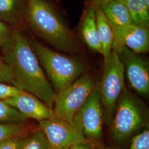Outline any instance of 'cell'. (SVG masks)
Masks as SVG:
<instances>
[{"instance_id": "obj_1", "label": "cell", "mask_w": 149, "mask_h": 149, "mask_svg": "<svg viewBox=\"0 0 149 149\" xmlns=\"http://www.w3.org/2000/svg\"><path fill=\"white\" fill-rule=\"evenodd\" d=\"M2 49V58L11 69L15 86L36 96L53 109L55 92L27 38L15 30Z\"/></svg>"}, {"instance_id": "obj_2", "label": "cell", "mask_w": 149, "mask_h": 149, "mask_svg": "<svg viewBox=\"0 0 149 149\" xmlns=\"http://www.w3.org/2000/svg\"><path fill=\"white\" fill-rule=\"evenodd\" d=\"M27 21L32 32L60 51L77 49L74 36L47 0H27Z\"/></svg>"}, {"instance_id": "obj_3", "label": "cell", "mask_w": 149, "mask_h": 149, "mask_svg": "<svg viewBox=\"0 0 149 149\" xmlns=\"http://www.w3.org/2000/svg\"><path fill=\"white\" fill-rule=\"evenodd\" d=\"M31 45L57 93L79 79L85 71V64L79 59L57 53L39 43H32Z\"/></svg>"}, {"instance_id": "obj_4", "label": "cell", "mask_w": 149, "mask_h": 149, "mask_svg": "<svg viewBox=\"0 0 149 149\" xmlns=\"http://www.w3.org/2000/svg\"><path fill=\"white\" fill-rule=\"evenodd\" d=\"M95 88L94 80L85 74L56 93L53 107L55 117L73 124L74 117Z\"/></svg>"}, {"instance_id": "obj_5", "label": "cell", "mask_w": 149, "mask_h": 149, "mask_svg": "<svg viewBox=\"0 0 149 149\" xmlns=\"http://www.w3.org/2000/svg\"><path fill=\"white\" fill-rule=\"evenodd\" d=\"M117 112L112 123L114 138L119 141L127 139L145 123L141 108L133 96L124 89L118 100Z\"/></svg>"}, {"instance_id": "obj_6", "label": "cell", "mask_w": 149, "mask_h": 149, "mask_svg": "<svg viewBox=\"0 0 149 149\" xmlns=\"http://www.w3.org/2000/svg\"><path fill=\"white\" fill-rule=\"evenodd\" d=\"M39 129L45 136L52 149H69L76 143L87 141L77 114L73 124L55 118L39 121Z\"/></svg>"}, {"instance_id": "obj_7", "label": "cell", "mask_w": 149, "mask_h": 149, "mask_svg": "<svg viewBox=\"0 0 149 149\" xmlns=\"http://www.w3.org/2000/svg\"><path fill=\"white\" fill-rule=\"evenodd\" d=\"M125 70L117 54L112 51L104 62L101 82L98 86L102 104L110 112L117 102L124 87Z\"/></svg>"}, {"instance_id": "obj_8", "label": "cell", "mask_w": 149, "mask_h": 149, "mask_svg": "<svg viewBox=\"0 0 149 149\" xmlns=\"http://www.w3.org/2000/svg\"><path fill=\"white\" fill-rule=\"evenodd\" d=\"M117 54L122 62L130 86L138 93L147 95L149 92L148 63L125 47Z\"/></svg>"}, {"instance_id": "obj_9", "label": "cell", "mask_w": 149, "mask_h": 149, "mask_svg": "<svg viewBox=\"0 0 149 149\" xmlns=\"http://www.w3.org/2000/svg\"><path fill=\"white\" fill-rule=\"evenodd\" d=\"M110 24L113 33V52L117 54L123 47H125L138 54L149 52V28L134 24Z\"/></svg>"}, {"instance_id": "obj_10", "label": "cell", "mask_w": 149, "mask_h": 149, "mask_svg": "<svg viewBox=\"0 0 149 149\" xmlns=\"http://www.w3.org/2000/svg\"><path fill=\"white\" fill-rule=\"evenodd\" d=\"M102 104L99 88L97 86L77 113L82 132L86 139L95 141L101 137L103 122Z\"/></svg>"}, {"instance_id": "obj_11", "label": "cell", "mask_w": 149, "mask_h": 149, "mask_svg": "<svg viewBox=\"0 0 149 149\" xmlns=\"http://www.w3.org/2000/svg\"><path fill=\"white\" fill-rule=\"evenodd\" d=\"M3 101L14 107L28 119L32 118L39 122L56 118L53 109L36 96L24 91Z\"/></svg>"}, {"instance_id": "obj_12", "label": "cell", "mask_w": 149, "mask_h": 149, "mask_svg": "<svg viewBox=\"0 0 149 149\" xmlns=\"http://www.w3.org/2000/svg\"><path fill=\"white\" fill-rule=\"evenodd\" d=\"M80 32L87 45L92 50L102 54L94 6L89 5L84 11L81 18Z\"/></svg>"}, {"instance_id": "obj_13", "label": "cell", "mask_w": 149, "mask_h": 149, "mask_svg": "<svg viewBox=\"0 0 149 149\" xmlns=\"http://www.w3.org/2000/svg\"><path fill=\"white\" fill-rule=\"evenodd\" d=\"M96 12V23L101 43L102 55L104 61H106L112 51L113 33L106 16L98 6H94Z\"/></svg>"}, {"instance_id": "obj_14", "label": "cell", "mask_w": 149, "mask_h": 149, "mask_svg": "<svg viewBox=\"0 0 149 149\" xmlns=\"http://www.w3.org/2000/svg\"><path fill=\"white\" fill-rule=\"evenodd\" d=\"M100 7L110 23L116 26L132 24L125 1H113Z\"/></svg>"}, {"instance_id": "obj_15", "label": "cell", "mask_w": 149, "mask_h": 149, "mask_svg": "<svg viewBox=\"0 0 149 149\" xmlns=\"http://www.w3.org/2000/svg\"><path fill=\"white\" fill-rule=\"evenodd\" d=\"M132 24L149 28V8L145 0H125Z\"/></svg>"}, {"instance_id": "obj_16", "label": "cell", "mask_w": 149, "mask_h": 149, "mask_svg": "<svg viewBox=\"0 0 149 149\" xmlns=\"http://www.w3.org/2000/svg\"><path fill=\"white\" fill-rule=\"evenodd\" d=\"M21 0H0V20L13 23L21 12Z\"/></svg>"}, {"instance_id": "obj_17", "label": "cell", "mask_w": 149, "mask_h": 149, "mask_svg": "<svg viewBox=\"0 0 149 149\" xmlns=\"http://www.w3.org/2000/svg\"><path fill=\"white\" fill-rule=\"evenodd\" d=\"M27 119L14 107L0 100V123H23Z\"/></svg>"}, {"instance_id": "obj_18", "label": "cell", "mask_w": 149, "mask_h": 149, "mask_svg": "<svg viewBox=\"0 0 149 149\" xmlns=\"http://www.w3.org/2000/svg\"><path fill=\"white\" fill-rule=\"evenodd\" d=\"M20 149H52L43 132L38 129L28 136Z\"/></svg>"}, {"instance_id": "obj_19", "label": "cell", "mask_w": 149, "mask_h": 149, "mask_svg": "<svg viewBox=\"0 0 149 149\" xmlns=\"http://www.w3.org/2000/svg\"><path fill=\"white\" fill-rule=\"evenodd\" d=\"M27 128L23 123H0V143L8 139L26 135Z\"/></svg>"}, {"instance_id": "obj_20", "label": "cell", "mask_w": 149, "mask_h": 149, "mask_svg": "<svg viewBox=\"0 0 149 149\" xmlns=\"http://www.w3.org/2000/svg\"><path fill=\"white\" fill-rule=\"evenodd\" d=\"M128 149H149V131L146 129L134 136Z\"/></svg>"}, {"instance_id": "obj_21", "label": "cell", "mask_w": 149, "mask_h": 149, "mask_svg": "<svg viewBox=\"0 0 149 149\" xmlns=\"http://www.w3.org/2000/svg\"><path fill=\"white\" fill-rule=\"evenodd\" d=\"M0 82L15 86L11 69L3 58H0Z\"/></svg>"}, {"instance_id": "obj_22", "label": "cell", "mask_w": 149, "mask_h": 149, "mask_svg": "<svg viewBox=\"0 0 149 149\" xmlns=\"http://www.w3.org/2000/svg\"><path fill=\"white\" fill-rule=\"evenodd\" d=\"M27 137L23 135L5 140L0 143V149H20Z\"/></svg>"}, {"instance_id": "obj_23", "label": "cell", "mask_w": 149, "mask_h": 149, "mask_svg": "<svg viewBox=\"0 0 149 149\" xmlns=\"http://www.w3.org/2000/svg\"><path fill=\"white\" fill-rule=\"evenodd\" d=\"M21 91L15 86L0 82V100L3 101L16 96Z\"/></svg>"}, {"instance_id": "obj_24", "label": "cell", "mask_w": 149, "mask_h": 149, "mask_svg": "<svg viewBox=\"0 0 149 149\" xmlns=\"http://www.w3.org/2000/svg\"><path fill=\"white\" fill-rule=\"evenodd\" d=\"M12 32L4 22L0 20V47H2L8 40Z\"/></svg>"}, {"instance_id": "obj_25", "label": "cell", "mask_w": 149, "mask_h": 149, "mask_svg": "<svg viewBox=\"0 0 149 149\" xmlns=\"http://www.w3.org/2000/svg\"><path fill=\"white\" fill-rule=\"evenodd\" d=\"M86 1L88 2L89 5L100 7L101 6L106 5L113 1H125V0H86Z\"/></svg>"}, {"instance_id": "obj_26", "label": "cell", "mask_w": 149, "mask_h": 149, "mask_svg": "<svg viewBox=\"0 0 149 149\" xmlns=\"http://www.w3.org/2000/svg\"><path fill=\"white\" fill-rule=\"evenodd\" d=\"M86 141L78 143L72 145L69 149H92L89 146L85 144Z\"/></svg>"}, {"instance_id": "obj_27", "label": "cell", "mask_w": 149, "mask_h": 149, "mask_svg": "<svg viewBox=\"0 0 149 149\" xmlns=\"http://www.w3.org/2000/svg\"><path fill=\"white\" fill-rule=\"evenodd\" d=\"M145 3H146V4L147 6H148V7L149 8V0H145Z\"/></svg>"}, {"instance_id": "obj_28", "label": "cell", "mask_w": 149, "mask_h": 149, "mask_svg": "<svg viewBox=\"0 0 149 149\" xmlns=\"http://www.w3.org/2000/svg\"><path fill=\"white\" fill-rule=\"evenodd\" d=\"M106 149V148H101V149Z\"/></svg>"}]
</instances>
